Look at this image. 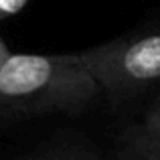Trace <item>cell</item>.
Listing matches in <instances>:
<instances>
[{"label":"cell","instance_id":"1","mask_svg":"<svg viewBox=\"0 0 160 160\" xmlns=\"http://www.w3.org/2000/svg\"><path fill=\"white\" fill-rule=\"evenodd\" d=\"M102 93L79 53L16 55L0 67V120L81 113Z\"/></svg>","mask_w":160,"mask_h":160},{"label":"cell","instance_id":"2","mask_svg":"<svg viewBox=\"0 0 160 160\" xmlns=\"http://www.w3.org/2000/svg\"><path fill=\"white\" fill-rule=\"evenodd\" d=\"M79 55L98 79L102 93L113 102L160 83V28L124 35L83 49Z\"/></svg>","mask_w":160,"mask_h":160},{"label":"cell","instance_id":"3","mask_svg":"<svg viewBox=\"0 0 160 160\" xmlns=\"http://www.w3.org/2000/svg\"><path fill=\"white\" fill-rule=\"evenodd\" d=\"M118 156L120 160H160V136L132 126L120 136Z\"/></svg>","mask_w":160,"mask_h":160},{"label":"cell","instance_id":"4","mask_svg":"<svg viewBox=\"0 0 160 160\" xmlns=\"http://www.w3.org/2000/svg\"><path fill=\"white\" fill-rule=\"evenodd\" d=\"M24 160H106L102 154L98 152L91 146H63V148H55L49 150L45 154H39V156L32 158H24Z\"/></svg>","mask_w":160,"mask_h":160},{"label":"cell","instance_id":"5","mask_svg":"<svg viewBox=\"0 0 160 160\" xmlns=\"http://www.w3.org/2000/svg\"><path fill=\"white\" fill-rule=\"evenodd\" d=\"M142 128L160 136V98L148 108V112L144 116V122H142Z\"/></svg>","mask_w":160,"mask_h":160},{"label":"cell","instance_id":"6","mask_svg":"<svg viewBox=\"0 0 160 160\" xmlns=\"http://www.w3.org/2000/svg\"><path fill=\"white\" fill-rule=\"evenodd\" d=\"M28 2H32V0H0V20L18 14Z\"/></svg>","mask_w":160,"mask_h":160},{"label":"cell","instance_id":"7","mask_svg":"<svg viewBox=\"0 0 160 160\" xmlns=\"http://www.w3.org/2000/svg\"><path fill=\"white\" fill-rule=\"evenodd\" d=\"M10 55H12V51L8 49V45L4 43V39L0 37V67H2L4 63H6V59L10 57Z\"/></svg>","mask_w":160,"mask_h":160}]
</instances>
